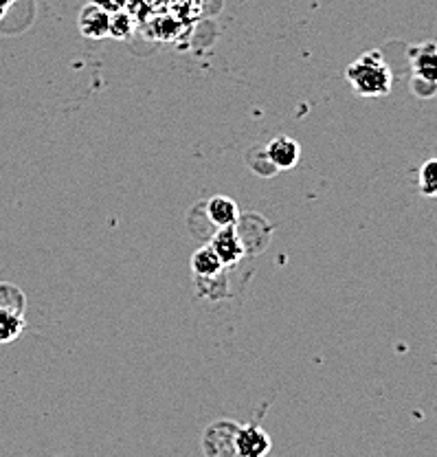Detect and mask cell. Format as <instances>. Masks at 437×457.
<instances>
[{
  "mask_svg": "<svg viewBox=\"0 0 437 457\" xmlns=\"http://www.w3.org/2000/svg\"><path fill=\"white\" fill-rule=\"evenodd\" d=\"M132 33V18L126 12H117L111 16V36L126 40Z\"/></svg>",
  "mask_w": 437,
  "mask_h": 457,
  "instance_id": "obj_13",
  "label": "cell"
},
{
  "mask_svg": "<svg viewBox=\"0 0 437 457\" xmlns=\"http://www.w3.org/2000/svg\"><path fill=\"white\" fill-rule=\"evenodd\" d=\"M273 449V440L268 433L258 425L237 427L235 451L237 457H266Z\"/></svg>",
  "mask_w": 437,
  "mask_h": 457,
  "instance_id": "obj_4",
  "label": "cell"
},
{
  "mask_svg": "<svg viewBox=\"0 0 437 457\" xmlns=\"http://www.w3.org/2000/svg\"><path fill=\"white\" fill-rule=\"evenodd\" d=\"M237 425L231 420H216L202 436V453L207 457H237Z\"/></svg>",
  "mask_w": 437,
  "mask_h": 457,
  "instance_id": "obj_2",
  "label": "cell"
},
{
  "mask_svg": "<svg viewBox=\"0 0 437 457\" xmlns=\"http://www.w3.org/2000/svg\"><path fill=\"white\" fill-rule=\"evenodd\" d=\"M222 262L220 257L216 255V251L211 246H201L196 253L192 255V270L198 275V278H218L222 273Z\"/></svg>",
  "mask_w": 437,
  "mask_h": 457,
  "instance_id": "obj_9",
  "label": "cell"
},
{
  "mask_svg": "<svg viewBox=\"0 0 437 457\" xmlns=\"http://www.w3.org/2000/svg\"><path fill=\"white\" fill-rule=\"evenodd\" d=\"M13 3H16V0H0V21H3L4 13L9 12V7H12Z\"/></svg>",
  "mask_w": 437,
  "mask_h": 457,
  "instance_id": "obj_15",
  "label": "cell"
},
{
  "mask_svg": "<svg viewBox=\"0 0 437 457\" xmlns=\"http://www.w3.org/2000/svg\"><path fill=\"white\" fill-rule=\"evenodd\" d=\"M209 246H211V249L216 251V255L220 257L222 266H234L244 257V245H242V237L235 227L218 228Z\"/></svg>",
  "mask_w": 437,
  "mask_h": 457,
  "instance_id": "obj_5",
  "label": "cell"
},
{
  "mask_svg": "<svg viewBox=\"0 0 437 457\" xmlns=\"http://www.w3.org/2000/svg\"><path fill=\"white\" fill-rule=\"evenodd\" d=\"M207 216L218 228L222 227H235L240 209H237L235 200L229 196H213L207 203Z\"/></svg>",
  "mask_w": 437,
  "mask_h": 457,
  "instance_id": "obj_8",
  "label": "cell"
},
{
  "mask_svg": "<svg viewBox=\"0 0 437 457\" xmlns=\"http://www.w3.org/2000/svg\"><path fill=\"white\" fill-rule=\"evenodd\" d=\"M0 311H12L18 314L27 312V297L16 284H0Z\"/></svg>",
  "mask_w": 437,
  "mask_h": 457,
  "instance_id": "obj_11",
  "label": "cell"
},
{
  "mask_svg": "<svg viewBox=\"0 0 437 457\" xmlns=\"http://www.w3.org/2000/svg\"><path fill=\"white\" fill-rule=\"evenodd\" d=\"M266 159L275 170H293L301 159V147L291 137H275L266 145Z\"/></svg>",
  "mask_w": 437,
  "mask_h": 457,
  "instance_id": "obj_6",
  "label": "cell"
},
{
  "mask_svg": "<svg viewBox=\"0 0 437 457\" xmlns=\"http://www.w3.org/2000/svg\"><path fill=\"white\" fill-rule=\"evenodd\" d=\"M25 328H27L25 314L0 311V343L18 341L22 332H25Z\"/></svg>",
  "mask_w": 437,
  "mask_h": 457,
  "instance_id": "obj_10",
  "label": "cell"
},
{
  "mask_svg": "<svg viewBox=\"0 0 437 457\" xmlns=\"http://www.w3.org/2000/svg\"><path fill=\"white\" fill-rule=\"evenodd\" d=\"M345 78L359 97H384L392 93L393 73L380 51H367L345 69Z\"/></svg>",
  "mask_w": 437,
  "mask_h": 457,
  "instance_id": "obj_1",
  "label": "cell"
},
{
  "mask_svg": "<svg viewBox=\"0 0 437 457\" xmlns=\"http://www.w3.org/2000/svg\"><path fill=\"white\" fill-rule=\"evenodd\" d=\"M93 3L99 4L102 9H106L108 13H117V12H126L130 0H93Z\"/></svg>",
  "mask_w": 437,
  "mask_h": 457,
  "instance_id": "obj_14",
  "label": "cell"
},
{
  "mask_svg": "<svg viewBox=\"0 0 437 457\" xmlns=\"http://www.w3.org/2000/svg\"><path fill=\"white\" fill-rule=\"evenodd\" d=\"M111 16L106 9H102L99 4L88 3L87 7L79 13L78 27L84 36L90 37V40H102V37L111 36Z\"/></svg>",
  "mask_w": 437,
  "mask_h": 457,
  "instance_id": "obj_7",
  "label": "cell"
},
{
  "mask_svg": "<svg viewBox=\"0 0 437 457\" xmlns=\"http://www.w3.org/2000/svg\"><path fill=\"white\" fill-rule=\"evenodd\" d=\"M411 60V82L437 86V42H422L408 51Z\"/></svg>",
  "mask_w": 437,
  "mask_h": 457,
  "instance_id": "obj_3",
  "label": "cell"
},
{
  "mask_svg": "<svg viewBox=\"0 0 437 457\" xmlns=\"http://www.w3.org/2000/svg\"><path fill=\"white\" fill-rule=\"evenodd\" d=\"M417 187L425 196L437 198V156L426 161L417 171Z\"/></svg>",
  "mask_w": 437,
  "mask_h": 457,
  "instance_id": "obj_12",
  "label": "cell"
}]
</instances>
